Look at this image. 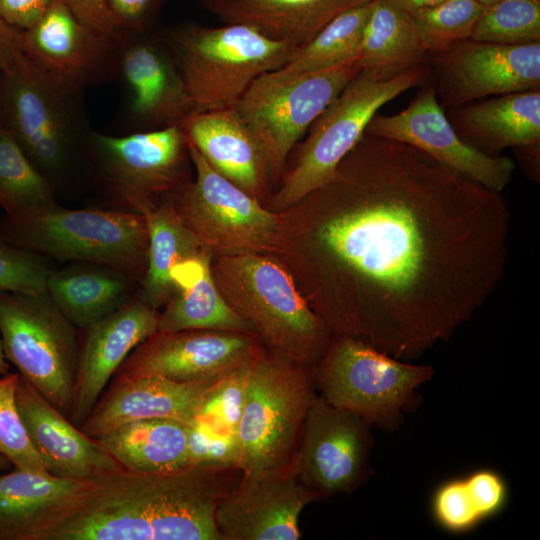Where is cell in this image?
<instances>
[{
  "mask_svg": "<svg viewBox=\"0 0 540 540\" xmlns=\"http://www.w3.org/2000/svg\"><path fill=\"white\" fill-rule=\"evenodd\" d=\"M427 65L384 78L360 70L307 130L294 164L283 174L273 206L288 209L325 184L364 135L372 117L386 103L421 83Z\"/></svg>",
  "mask_w": 540,
  "mask_h": 540,
  "instance_id": "7",
  "label": "cell"
},
{
  "mask_svg": "<svg viewBox=\"0 0 540 540\" xmlns=\"http://www.w3.org/2000/svg\"><path fill=\"white\" fill-rule=\"evenodd\" d=\"M373 0H219L212 13L223 23L250 26L296 47L342 12Z\"/></svg>",
  "mask_w": 540,
  "mask_h": 540,
  "instance_id": "28",
  "label": "cell"
},
{
  "mask_svg": "<svg viewBox=\"0 0 540 540\" xmlns=\"http://www.w3.org/2000/svg\"><path fill=\"white\" fill-rule=\"evenodd\" d=\"M179 127L217 173L258 200L265 195L272 180L267 158L235 107L192 111Z\"/></svg>",
  "mask_w": 540,
  "mask_h": 540,
  "instance_id": "25",
  "label": "cell"
},
{
  "mask_svg": "<svg viewBox=\"0 0 540 540\" xmlns=\"http://www.w3.org/2000/svg\"><path fill=\"white\" fill-rule=\"evenodd\" d=\"M15 400L29 438L47 471L56 477L93 480L124 469L21 375Z\"/></svg>",
  "mask_w": 540,
  "mask_h": 540,
  "instance_id": "22",
  "label": "cell"
},
{
  "mask_svg": "<svg viewBox=\"0 0 540 540\" xmlns=\"http://www.w3.org/2000/svg\"><path fill=\"white\" fill-rule=\"evenodd\" d=\"M56 0H0V18L19 31L33 26Z\"/></svg>",
  "mask_w": 540,
  "mask_h": 540,
  "instance_id": "43",
  "label": "cell"
},
{
  "mask_svg": "<svg viewBox=\"0 0 540 540\" xmlns=\"http://www.w3.org/2000/svg\"><path fill=\"white\" fill-rule=\"evenodd\" d=\"M446 115L462 139L489 155L508 147L539 148L540 89L473 101Z\"/></svg>",
  "mask_w": 540,
  "mask_h": 540,
  "instance_id": "26",
  "label": "cell"
},
{
  "mask_svg": "<svg viewBox=\"0 0 540 540\" xmlns=\"http://www.w3.org/2000/svg\"><path fill=\"white\" fill-rule=\"evenodd\" d=\"M310 194L324 206L317 249L353 294L333 334L412 359L448 340L504 276L510 213L501 192L413 146L364 133Z\"/></svg>",
  "mask_w": 540,
  "mask_h": 540,
  "instance_id": "1",
  "label": "cell"
},
{
  "mask_svg": "<svg viewBox=\"0 0 540 540\" xmlns=\"http://www.w3.org/2000/svg\"><path fill=\"white\" fill-rule=\"evenodd\" d=\"M114 79L127 133L179 126L193 111L178 64L156 29L119 32Z\"/></svg>",
  "mask_w": 540,
  "mask_h": 540,
  "instance_id": "14",
  "label": "cell"
},
{
  "mask_svg": "<svg viewBox=\"0 0 540 540\" xmlns=\"http://www.w3.org/2000/svg\"><path fill=\"white\" fill-rule=\"evenodd\" d=\"M187 425L190 465L240 469L241 453L237 434L220 430L196 418Z\"/></svg>",
  "mask_w": 540,
  "mask_h": 540,
  "instance_id": "41",
  "label": "cell"
},
{
  "mask_svg": "<svg viewBox=\"0 0 540 540\" xmlns=\"http://www.w3.org/2000/svg\"><path fill=\"white\" fill-rule=\"evenodd\" d=\"M470 39L506 45L540 43V0H497L486 6Z\"/></svg>",
  "mask_w": 540,
  "mask_h": 540,
  "instance_id": "37",
  "label": "cell"
},
{
  "mask_svg": "<svg viewBox=\"0 0 540 540\" xmlns=\"http://www.w3.org/2000/svg\"><path fill=\"white\" fill-rule=\"evenodd\" d=\"M370 425L316 395L293 455L301 482L321 499L351 494L370 474Z\"/></svg>",
  "mask_w": 540,
  "mask_h": 540,
  "instance_id": "15",
  "label": "cell"
},
{
  "mask_svg": "<svg viewBox=\"0 0 540 540\" xmlns=\"http://www.w3.org/2000/svg\"><path fill=\"white\" fill-rule=\"evenodd\" d=\"M19 377V373L9 372L0 378V454L18 469L49 473L29 438L16 405Z\"/></svg>",
  "mask_w": 540,
  "mask_h": 540,
  "instance_id": "38",
  "label": "cell"
},
{
  "mask_svg": "<svg viewBox=\"0 0 540 540\" xmlns=\"http://www.w3.org/2000/svg\"><path fill=\"white\" fill-rule=\"evenodd\" d=\"M167 0H104L114 28L124 33H145L156 23Z\"/></svg>",
  "mask_w": 540,
  "mask_h": 540,
  "instance_id": "42",
  "label": "cell"
},
{
  "mask_svg": "<svg viewBox=\"0 0 540 540\" xmlns=\"http://www.w3.org/2000/svg\"><path fill=\"white\" fill-rule=\"evenodd\" d=\"M433 372L429 365L411 364L357 339L333 334L314 367V381L329 404L354 413L370 426L392 430Z\"/></svg>",
  "mask_w": 540,
  "mask_h": 540,
  "instance_id": "9",
  "label": "cell"
},
{
  "mask_svg": "<svg viewBox=\"0 0 540 540\" xmlns=\"http://www.w3.org/2000/svg\"><path fill=\"white\" fill-rule=\"evenodd\" d=\"M316 395L314 367L261 349L249 368L237 430L242 474H255L292 459Z\"/></svg>",
  "mask_w": 540,
  "mask_h": 540,
  "instance_id": "8",
  "label": "cell"
},
{
  "mask_svg": "<svg viewBox=\"0 0 540 540\" xmlns=\"http://www.w3.org/2000/svg\"><path fill=\"white\" fill-rule=\"evenodd\" d=\"M0 236L42 256L105 266L140 283L146 273L148 229L140 214L57 205L21 218L0 217Z\"/></svg>",
  "mask_w": 540,
  "mask_h": 540,
  "instance_id": "6",
  "label": "cell"
},
{
  "mask_svg": "<svg viewBox=\"0 0 540 540\" xmlns=\"http://www.w3.org/2000/svg\"><path fill=\"white\" fill-rule=\"evenodd\" d=\"M1 99H2V74L0 71V114H1Z\"/></svg>",
  "mask_w": 540,
  "mask_h": 540,
  "instance_id": "51",
  "label": "cell"
},
{
  "mask_svg": "<svg viewBox=\"0 0 540 540\" xmlns=\"http://www.w3.org/2000/svg\"><path fill=\"white\" fill-rule=\"evenodd\" d=\"M158 315L141 298L130 299L87 329L68 416L72 424L82 425L126 357L158 331Z\"/></svg>",
  "mask_w": 540,
  "mask_h": 540,
  "instance_id": "21",
  "label": "cell"
},
{
  "mask_svg": "<svg viewBox=\"0 0 540 540\" xmlns=\"http://www.w3.org/2000/svg\"><path fill=\"white\" fill-rule=\"evenodd\" d=\"M57 205L53 184L0 121V206L5 215L21 218Z\"/></svg>",
  "mask_w": 540,
  "mask_h": 540,
  "instance_id": "34",
  "label": "cell"
},
{
  "mask_svg": "<svg viewBox=\"0 0 540 540\" xmlns=\"http://www.w3.org/2000/svg\"><path fill=\"white\" fill-rule=\"evenodd\" d=\"M93 480L16 468L0 474V540H48L82 502Z\"/></svg>",
  "mask_w": 540,
  "mask_h": 540,
  "instance_id": "23",
  "label": "cell"
},
{
  "mask_svg": "<svg viewBox=\"0 0 540 540\" xmlns=\"http://www.w3.org/2000/svg\"><path fill=\"white\" fill-rule=\"evenodd\" d=\"M0 121L56 188L87 162L92 130L84 92L61 82L23 51L1 71Z\"/></svg>",
  "mask_w": 540,
  "mask_h": 540,
  "instance_id": "3",
  "label": "cell"
},
{
  "mask_svg": "<svg viewBox=\"0 0 540 540\" xmlns=\"http://www.w3.org/2000/svg\"><path fill=\"white\" fill-rule=\"evenodd\" d=\"M444 111L473 101L540 89V43L506 45L467 39L429 55Z\"/></svg>",
  "mask_w": 540,
  "mask_h": 540,
  "instance_id": "17",
  "label": "cell"
},
{
  "mask_svg": "<svg viewBox=\"0 0 540 540\" xmlns=\"http://www.w3.org/2000/svg\"><path fill=\"white\" fill-rule=\"evenodd\" d=\"M241 476L238 467L205 465L108 473L48 540H223L216 510Z\"/></svg>",
  "mask_w": 540,
  "mask_h": 540,
  "instance_id": "2",
  "label": "cell"
},
{
  "mask_svg": "<svg viewBox=\"0 0 540 540\" xmlns=\"http://www.w3.org/2000/svg\"><path fill=\"white\" fill-rule=\"evenodd\" d=\"M251 363L217 381L203 398L195 418L220 430L237 434Z\"/></svg>",
  "mask_w": 540,
  "mask_h": 540,
  "instance_id": "39",
  "label": "cell"
},
{
  "mask_svg": "<svg viewBox=\"0 0 540 540\" xmlns=\"http://www.w3.org/2000/svg\"><path fill=\"white\" fill-rule=\"evenodd\" d=\"M95 439L126 470L168 472L190 465L188 425L181 421L133 420Z\"/></svg>",
  "mask_w": 540,
  "mask_h": 540,
  "instance_id": "29",
  "label": "cell"
},
{
  "mask_svg": "<svg viewBox=\"0 0 540 540\" xmlns=\"http://www.w3.org/2000/svg\"><path fill=\"white\" fill-rule=\"evenodd\" d=\"M134 281L105 266H73L51 270L46 292L76 328L87 330L130 300Z\"/></svg>",
  "mask_w": 540,
  "mask_h": 540,
  "instance_id": "30",
  "label": "cell"
},
{
  "mask_svg": "<svg viewBox=\"0 0 540 540\" xmlns=\"http://www.w3.org/2000/svg\"><path fill=\"white\" fill-rule=\"evenodd\" d=\"M156 28L182 73L193 111L234 107L261 74L285 65L296 46L235 23Z\"/></svg>",
  "mask_w": 540,
  "mask_h": 540,
  "instance_id": "5",
  "label": "cell"
},
{
  "mask_svg": "<svg viewBox=\"0 0 540 540\" xmlns=\"http://www.w3.org/2000/svg\"><path fill=\"white\" fill-rule=\"evenodd\" d=\"M365 133L413 146L449 171L496 192L510 183L515 169L509 157L489 155L458 135L432 83L421 87L400 112H377Z\"/></svg>",
  "mask_w": 540,
  "mask_h": 540,
  "instance_id": "16",
  "label": "cell"
},
{
  "mask_svg": "<svg viewBox=\"0 0 540 540\" xmlns=\"http://www.w3.org/2000/svg\"><path fill=\"white\" fill-rule=\"evenodd\" d=\"M322 500L298 477L294 459L255 474H242L215 515L223 540H298L299 517Z\"/></svg>",
  "mask_w": 540,
  "mask_h": 540,
  "instance_id": "19",
  "label": "cell"
},
{
  "mask_svg": "<svg viewBox=\"0 0 540 540\" xmlns=\"http://www.w3.org/2000/svg\"><path fill=\"white\" fill-rule=\"evenodd\" d=\"M20 31L0 18V71L22 52Z\"/></svg>",
  "mask_w": 540,
  "mask_h": 540,
  "instance_id": "45",
  "label": "cell"
},
{
  "mask_svg": "<svg viewBox=\"0 0 540 540\" xmlns=\"http://www.w3.org/2000/svg\"><path fill=\"white\" fill-rule=\"evenodd\" d=\"M219 380L178 382L161 376L112 379L79 429L95 439L138 419L165 418L188 424Z\"/></svg>",
  "mask_w": 540,
  "mask_h": 540,
  "instance_id": "24",
  "label": "cell"
},
{
  "mask_svg": "<svg viewBox=\"0 0 540 540\" xmlns=\"http://www.w3.org/2000/svg\"><path fill=\"white\" fill-rule=\"evenodd\" d=\"M360 70L355 57L317 71L280 67L250 84L234 107L260 143L272 179L279 178L294 146Z\"/></svg>",
  "mask_w": 540,
  "mask_h": 540,
  "instance_id": "11",
  "label": "cell"
},
{
  "mask_svg": "<svg viewBox=\"0 0 540 540\" xmlns=\"http://www.w3.org/2000/svg\"><path fill=\"white\" fill-rule=\"evenodd\" d=\"M187 144L196 176L169 198L201 245L218 256L270 250L278 238L280 218L217 173Z\"/></svg>",
  "mask_w": 540,
  "mask_h": 540,
  "instance_id": "13",
  "label": "cell"
},
{
  "mask_svg": "<svg viewBox=\"0 0 540 540\" xmlns=\"http://www.w3.org/2000/svg\"><path fill=\"white\" fill-rule=\"evenodd\" d=\"M50 271L42 255L0 236V292L45 293Z\"/></svg>",
  "mask_w": 540,
  "mask_h": 540,
  "instance_id": "40",
  "label": "cell"
},
{
  "mask_svg": "<svg viewBox=\"0 0 540 540\" xmlns=\"http://www.w3.org/2000/svg\"><path fill=\"white\" fill-rule=\"evenodd\" d=\"M202 7L207 9L208 11H212V9L215 7L216 3L219 0H196Z\"/></svg>",
  "mask_w": 540,
  "mask_h": 540,
  "instance_id": "48",
  "label": "cell"
},
{
  "mask_svg": "<svg viewBox=\"0 0 540 540\" xmlns=\"http://www.w3.org/2000/svg\"><path fill=\"white\" fill-rule=\"evenodd\" d=\"M10 461L0 454V469H5L9 466Z\"/></svg>",
  "mask_w": 540,
  "mask_h": 540,
  "instance_id": "49",
  "label": "cell"
},
{
  "mask_svg": "<svg viewBox=\"0 0 540 540\" xmlns=\"http://www.w3.org/2000/svg\"><path fill=\"white\" fill-rule=\"evenodd\" d=\"M397 8L411 14L422 8L431 7L444 0H386Z\"/></svg>",
  "mask_w": 540,
  "mask_h": 540,
  "instance_id": "46",
  "label": "cell"
},
{
  "mask_svg": "<svg viewBox=\"0 0 540 540\" xmlns=\"http://www.w3.org/2000/svg\"><path fill=\"white\" fill-rule=\"evenodd\" d=\"M211 251L204 247L171 271L174 293L158 315V331L221 330L255 333L219 292L211 271Z\"/></svg>",
  "mask_w": 540,
  "mask_h": 540,
  "instance_id": "27",
  "label": "cell"
},
{
  "mask_svg": "<svg viewBox=\"0 0 540 540\" xmlns=\"http://www.w3.org/2000/svg\"><path fill=\"white\" fill-rule=\"evenodd\" d=\"M75 326L47 292H0L6 359L66 417L73 404L80 349Z\"/></svg>",
  "mask_w": 540,
  "mask_h": 540,
  "instance_id": "12",
  "label": "cell"
},
{
  "mask_svg": "<svg viewBox=\"0 0 540 540\" xmlns=\"http://www.w3.org/2000/svg\"><path fill=\"white\" fill-rule=\"evenodd\" d=\"M484 8L475 0H444L410 16L431 55L470 39Z\"/></svg>",
  "mask_w": 540,
  "mask_h": 540,
  "instance_id": "36",
  "label": "cell"
},
{
  "mask_svg": "<svg viewBox=\"0 0 540 540\" xmlns=\"http://www.w3.org/2000/svg\"><path fill=\"white\" fill-rule=\"evenodd\" d=\"M507 486L495 471L481 469L442 483L432 498V513L443 529L467 532L499 513L507 500Z\"/></svg>",
  "mask_w": 540,
  "mask_h": 540,
  "instance_id": "33",
  "label": "cell"
},
{
  "mask_svg": "<svg viewBox=\"0 0 540 540\" xmlns=\"http://www.w3.org/2000/svg\"><path fill=\"white\" fill-rule=\"evenodd\" d=\"M143 216L148 229V252L140 298L157 310L174 293L172 269L199 254L204 247L169 197Z\"/></svg>",
  "mask_w": 540,
  "mask_h": 540,
  "instance_id": "32",
  "label": "cell"
},
{
  "mask_svg": "<svg viewBox=\"0 0 540 540\" xmlns=\"http://www.w3.org/2000/svg\"><path fill=\"white\" fill-rule=\"evenodd\" d=\"M87 162L115 209L140 215L191 181L188 144L179 126L117 136L92 131Z\"/></svg>",
  "mask_w": 540,
  "mask_h": 540,
  "instance_id": "10",
  "label": "cell"
},
{
  "mask_svg": "<svg viewBox=\"0 0 540 540\" xmlns=\"http://www.w3.org/2000/svg\"><path fill=\"white\" fill-rule=\"evenodd\" d=\"M80 18L83 22L94 29L117 36L119 33L112 25L104 0H58Z\"/></svg>",
  "mask_w": 540,
  "mask_h": 540,
  "instance_id": "44",
  "label": "cell"
},
{
  "mask_svg": "<svg viewBox=\"0 0 540 540\" xmlns=\"http://www.w3.org/2000/svg\"><path fill=\"white\" fill-rule=\"evenodd\" d=\"M475 1L486 7V6L496 2L497 0H475Z\"/></svg>",
  "mask_w": 540,
  "mask_h": 540,
  "instance_id": "50",
  "label": "cell"
},
{
  "mask_svg": "<svg viewBox=\"0 0 540 540\" xmlns=\"http://www.w3.org/2000/svg\"><path fill=\"white\" fill-rule=\"evenodd\" d=\"M428 58L410 14L386 0H373L357 55L360 69L392 78L425 65Z\"/></svg>",
  "mask_w": 540,
  "mask_h": 540,
  "instance_id": "31",
  "label": "cell"
},
{
  "mask_svg": "<svg viewBox=\"0 0 540 540\" xmlns=\"http://www.w3.org/2000/svg\"><path fill=\"white\" fill-rule=\"evenodd\" d=\"M218 257L211 271L227 304L270 349L315 367L333 333L301 296L289 273L262 254Z\"/></svg>",
  "mask_w": 540,
  "mask_h": 540,
  "instance_id": "4",
  "label": "cell"
},
{
  "mask_svg": "<svg viewBox=\"0 0 540 540\" xmlns=\"http://www.w3.org/2000/svg\"><path fill=\"white\" fill-rule=\"evenodd\" d=\"M372 2L348 9L312 39L296 47L283 68L309 72L330 68L357 57Z\"/></svg>",
  "mask_w": 540,
  "mask_h": 540,
  "instance_id": "35",
  "label": "cell"
},
{
  "mask_svg": "<svg viewBox=\"0 0 540 540\" xmlns=\"http://www.w3.org/2000/svg\"><path fill=\"white\" fill-rule=\"evenodd\" d=\"M261 349L255 333L157 331L131 351L112 379L161 376L178 382L219 380L249 364Z\"/></svg>",
  "mask_w": 540,
  "mask_h": 540,
  "instance_id": "18",
  "label": "cell"
},
{
  "mask_svg": "<svg viewBox=\"0 0 540 540\" xmlns=\"http://www.w3.org/2000/svg\"><path fill=\"white\" fill-rule=\"evenodd\" d=\"M117 36L89 26L56 0L20 31L23 52L52 76L83 91L114 79Z\"/></svg>",
  "mask_w": 540,
  "mask_h": 540,
  "instance_id": "20",
  "label": "cell"
},
{
  "mask_svg": "<svg viewBox=\"0 0 540 540\" xmlns=\"http://www.w3.org/2000/svg\"><path fill=\"white\" fill-rule=\"evenodd\" d=\"M10 371V364L8 363V360L6 359L2 339L0 337V375H6Z\"/></svg>",
  "mask_w": 540,
  "mask_h": 540,
  "instance_id": "47",
  "label": "cell"
}]
</instances>
